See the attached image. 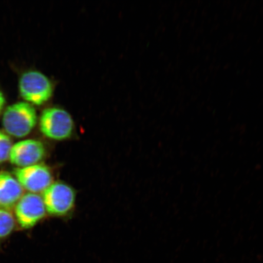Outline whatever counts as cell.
<instances>
[{
  "instance_id": "obj_1",
  "label": "cell",
  "mask_w": 263,
  "mask_h": 263,
  "mask_svg": "<svg viewBox=\"0 0 263 263\" xmlns=\"http://www.w3.org/2000/svg\"><path fill=\"white\" fill-rule=\"evenodd\" d=\"M37 123L35 108L25 101L16 102L6 108L2 117L3 129L8 136L23 138L31 133Z\"/></svg>"
},
{
  "instance_id": "obj_2",
  "label": "cell",
  "mask_w": 263,
  "mask_h": 263,
  "mask_svg": "<svg viewBox=\"0 0 263 263\" xmlns=\"http://www.w3.org/2000/svg\"><path fill=\"white\" fill-rule=\"evenodd\" d=\"M39 128L47 139L59 141L70 139L75 125L68 111L59 107H50L43 110L39 118Z\"/></svg>"
},
{
  "instance_id": "obj_3",
  "label": "cell",
  "mask_w": 263,
  "mask_h": 263,
  "mask_svg": "<svg viewBox=\"0 0 263 263\" xmlns=\"http://www.w3.org/2000/svg\"><path fill=\"white\" fill-rule=\"evenodd\" d=\"M21 96L26 103L42 106L52 96L54 86L47 76L37 70H28L21 76L18 81Z\"/></svg>"
},
{
  "instance_id": "obj_4",
  "label": "cell",
  "mask_w": 263,
  "mask_h": 263,
  "mask_svg": "<svg viewBox=\"0 0 263 263\" xmlns=\"http://www.w3.org/2000/svg\"><path fill=\"white\" fill-rule=\"evenodd\" d=\"M42 195L47 213L58 217L68 215L73 210L77 199L73 187L61 181L52 182Z\"/></svg>"
},
{
  "instance_id": "obj_5",
  "label": "cell",
  "mask_w": 263,
  "mask_h": 263,
  "mask_svg": "<svg viewBox=\"0 0 263 263\" xmlns=\"http://www.w3.org/2000/svg\"><path fill=\"white\" fill-rule=\"evenodd\" d=\"M14 210L16 221L24 229L34 228L47 214L42 196L31 193H25Z\"/></svg>"
},
{
  "instance_id": "obj_6",
  "label": "cell",
  "mask_w": 263,
  "mask_h": 263,
  "mask_svg": "<svg viewBox=\"0 0 263 263\" xmlns=\"http://www.w3.org/2000/svg\"><path fill=\"white\" fill-rule=\"evenodd\" d=\"M13 175L28 193H42L52 183V174L47 166L41 163L16 167Z\"/></svg>"
},
{
  "instance_id": "obj_7",
  "label": "cell",
  "mask_w": 263,
  "mask_h": 263,
  "mask_svg": "<svg viewBox=\"0 0 263 263\" xmlns=\"http://www.w3.org/2000/svg\"><path fill=\"white\" fill-rule=\"evenodd\" d=\"M47 154L44 144L35 139H26L12 144L9 160L16 167L39 164Z\"/></svg>"
},
{
  "instance_id": "obj_8",
  "label": "cell",
  "mask_w": 263,
  "mask_h": 263,
  "mask_svg": "<svg viewBox=\"0 0 263 263\" xmlns=\"http://www.w3.org/2000/svg\"><path fill=\"white\" fill-rule=\"evenodd\" d=\"M24 190L12 174L0 172V208L10 210L14 209L24 195Z\"/></svg>"
},
{
  "instance_id": "obj_9",
  "label": "cell",
  "mask_w": 263,
  "mask_h": 263,
  "mask_svg": "<svg viewBox=\"0 0 263 263\" xmlns=\"http://www.w3.org/2000/svg\"><path fill=\"white\" fill-rule=\"evenodd\" d=\"M15 219L9 210L0 208V239L7 238L15 228Z\"/></svg>"
},
{
  "instance_id": "obj_10",
  "label": "cell",
  "mask_w": 263,
  "mask_h": 263,
  "mask_svg": "<svg viewBox=\"0 0 263 263\" xmlns=\"http://www.w3.org/2000/svg\"><path fill=\"white\" fill-rule=\"evenodd\" d=\"M12 144L11 138L8 135L0 130V163L9 160Z\"/></svg>"
},
{
  "instance_id": "obj_11",
  "label": "cell",
  "mask_w": 263,
  "mask_h": 263,
  "mask_svg": "<svg viewBox=\"0 0 263 263\" xmlns=\"http://www.w3.org/2000/svg\"><path fill=\"white\" fill-rule=\"evenodd\" d=\"M6 103V98L3 92L0 91V113L2 112L3 108H4Z\"/></svg>"
}]
</instances>
